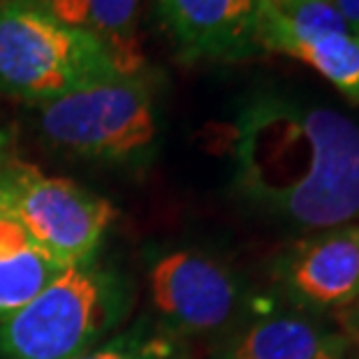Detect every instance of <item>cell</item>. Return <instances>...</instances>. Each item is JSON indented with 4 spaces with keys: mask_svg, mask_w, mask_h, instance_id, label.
<instances>
[{
    "mask_svg": "<svg viewBox=\"0 0 359 359\" xmlns=\"http://www.w3.org/2000/svg\"><path fill=\"white\" fill-rule=\"evenodd\" d=\"M151 306L158 327L177 339L232 332L250 309L241 276L202 248H172L149 266Z\"/></svg>",
    "mask_w": 359,
    "mask_h": 359,
    "instance_id": "obj_6",
    "label": "cell"
},
{
    "mask_svg": "<svg viewBox=\"0 0 359 359\" xmlns=\"http://www.w3.org/2000/svg\"><path fill=\"white\" fill-rule=\"evenodd\" d=\"M332 5L348 21V26L359 33V0H332Z\"/></svg>",
    "mask_w": 359,
    "mask_h": 359,
    "instance_id": "obj_15",
    "label": "cell"
},
{
    "mask_svg": "<svg viewBox=\"0 0 359 359\" xmlns=\"http://www.w3.org/2000/svg\"><path fill=\"white\" fill-rule=\"evenodd\" d=\"M154 12L181 63H239L264 53L259 0H154Z\"/></svg>",
    "mask_w": 359,
    "mask_h": 359,
    "instance_id": "obj_9",
    "label": "cell"
},
{
    "mask_svg": "<svg viewBox=\"0 0 359 359\" xmlns=\"http://www.w3.org/2000/svg\"><path fill=\"white\" fill-rule=\"evenodd\" d=\"M7 144H10V135H7L5 128H0V165H3V160H5Z\"/></svg>",
    "mask_w": 359,
    "mask_h": 359,
    "instance_id": "obj_16",
    "label": "cell"
},
{
    "mask_svg": "<svg viewBox=\"0 0 359 359\" xmlns=\"http://www.w3.org/2000/svg\"><path fill=\"white\" fill-rule=\"evenodd\" d=\"M63 266L30 239L0 200V323L33 302Z\"/></svg>",
    "mask_w": 359,
    "mask_h": 359,
    "instance_id": "obj_12",
    "label": "cell"
},
{
    "mask_svg": "<svg viewBox=\"0 0 359 359\" xmlns=\"http://www.w3.org/2000/svg\"><path fill=\"white\" fill-rule=\"evenodd\" d=\"M232 193L248 211L302 234L359 223V123L283 93L246 95L227 128Z\"/></svg>",
    "mask_w": 359,
    "mask_h": 359,
    "instance_id": "obj_1",
    "label": "cell"
},
{
    "mask_svg": "<svg viewBox=\"0 0 359 359\" xmlns=\"http://www.w3.org/2000/svg\"><path fill=\"white\" fill-rule=\"evenodd\" d=\"M60 24L95 37L111 53L118 72L147 67L140 44L142 0H28Z\"/></svg>",
    "mask_w": 359,
    "mask_h": 359,
    "instance_id": "obj_11",
    "label": "cell"
},
{
    "mask_svg": "<svg viewBox=\"0 0 359 359\" xmlns=\"http://www.w3.org/2000/svg\"><path fill=\"white\" fill-rule=\"evenodd\" d=\"M77 359H190V355L181 339L163 332L156 323L140 320Z\"/></svg>",
    "mask_w": 359,
    "mask_h": 359,
    "instance_id": "obj_13",
    "label": "cell"
},
{
    "mask_svg": "<svg viewBox=\"0 0 359 359\" xmlns=\"http://www.w3.org/2000/svg\"><path fill=\"white\" fill-rule=\"evenodd\" d=\"M133 287L95 259L65 266L33 302L0 323L3 359H77L116 334Z\"/></svg>",
    "mask_w": 359,
    "mask_h": 359,
    "instance_id": "obj_3",
    "label": "cell"
},
{
    "mask_svg": "<svg viewBox=\"0 0 359 359\" xmlns=\"http://www.w3.org/2000/svg\"><path fill=\"white\" fill-rule=\"evenodd\" d=\"M213 359H355L353 343L323 318L299 311L257 316L234 327Z\"/></svg>",
    "mask_w": 359,
    "mask_h": 359,
    "instance_id": "obj_10",
    "label": "cell"
},
{
    "mask_svg": "<svg viewBox=\"0 0 359 359\" xmlns=\"http://www.w3.org/2000/svg\"><path fill=\"white\" fill-rule=\"evenodd\" d=\"M259 42L264 53H283L313 67L346 100L359 104V33L348 26L332 0L262 5Z\"/></svg>",
    "mask_w": 359,
    "mask_h": 359,
    "instance_id": "obj_8",
    "label": "cell"
},
{
    "mask_svg": "<svg viewBox=\"0 0 359 359\" xmlns=\"http://www.w3.org/2000/svg\"><path fill=\"white\" fill-rule=\"evenodd\" d=\"M336 323H339V330L343 336L353 343V348H359V297L355 302H350L346 309L336 313Z\"/></svg>",
    "mask_w": 359,
    "mask_h": 359,
    "instance_id": "obj_14",
    "label": "cell"
},
{
    "mask_svg": "<svg viewBox=\"0 0 359 359\" xmlns=\"http://www.w3.org/2000/svg\"><path fill=\"white\" fill-rule=\"evenodd\" d=\"M95 37L28 0H0V93L40 107L116 74Z\"/></svg>",
    "mask_w": 359,
    "mask_h": 359,
    "instance_id": "obj_4",
    "label": "cell"
},
{
    "mask_svg": "<svg viewBox=\"0 0 359 359\" xmlns=\"http://www.w3.org/2000/svg\"><path fill=\"white\" fill-rule=\"evenodd\" d=\"M37 130L56 154L104 167L142 170L160 147L158 77L116 72L37 107Z\"/></svg>",
    "mask_w": 359,
    "mask_h": 359,
    "instance_id": "obj_2",
    "label": "cell"
},
{
    "mask_svg": "<svg viewBox=\"0 0 359 359\" xmlns=\"http://www.w3.org/2000/svg\"><path fill=\"white\" fill-rule=\"evenodd\" d=\"M0 200L63 269L95 259L116 218V209L104 197L21 160H3L0 165Z\"/></svg>",
    "mask_w": 359,
    "mask_h": 359,
    "instance_id": "obj_5",
    "label": "cell"
},
{
    "mask_svg": "<svg viewBox=\"0 0 359 359\" xmlns=\"http://www.w3.org/2000/svg\"><path fill=\"white\" fill-rule=\"evenodd\" d=\"M271 280L292 311L336 316L359 297V223L299 236L273 257Z\"/></svg>",
    "mask_w": 359,
    "mask_h": 359,
    "instance_id": "obj_7",
    "label": "cell"
},
{
    "mask_svg": "<svg viewBox=\"0 0 359 359\" xmlns=\"http://www.w3.org/2000/svg\"><path fill=\"white\" fill-rule=\"evenodd\" d=\"M262 5H269V7H287V5H297V3H304V0H259Z\"/></svg>",
    "mask_w": 359,
    "mask_h": 359,
    "instance_id": "obj_17",
    "label": "cell"
}]
</instances>
